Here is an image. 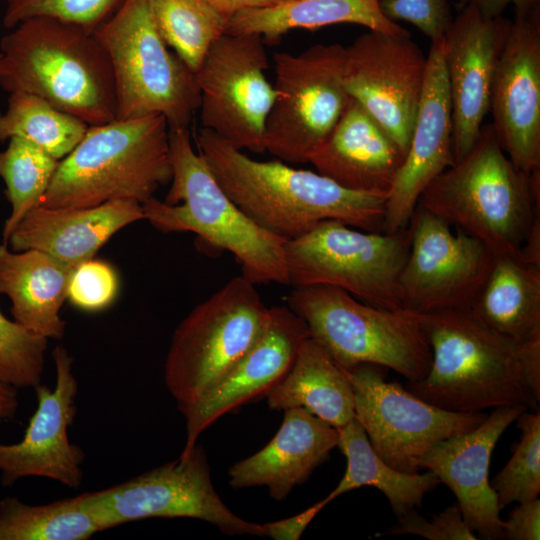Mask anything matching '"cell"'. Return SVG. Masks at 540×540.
<instances>
[{
  "instance_id": "15",
  "label": "cell",
  "mask_w": 540,
  "mask_h": 540,
  "mask_svg": "<svg viewBox=\"0 0 540 540\" xmlns=\"http://www.w3.org/2000/svg\"><path fill=\"white\" fill-rule=\"evenodd\" d=\"M407 229L410 245L399 277L402 309L427 314L470 308L490 270L492 252L419 204Z\"/></svg>"
},
{
  "instance_id": "3",
  "label": "cell",
  "mask_w": 540,
  "mask_h": 540,
  "mask_svg": "<svg viewBox=\"0 0 540 540\" xmlns=\"http://www.w3.org/2000/svg\"><path fill=\"white\" fill-rule=\"evenodd\" d=\"M417 204L481 241L493 255L517 256L540 217V170L516 167L491 123L485 124L471 150L434 178Z\"/></svg>"
},
{
  "instance_id": "13",
  "label": "cell",
  "mask_w": 540,
  "mask_h": 540,
  "mask_svg": "<svg viewBox=\"0 0 540 540\" xmlns=\"http://www.w3.org/2000/svg\"><path fill=\"white\" fill-rule=\"evenodd\" d=\"M385 369L361 364L345 372L353 388L355 419L376 453L398 471L417 473L433 446L476 428L488 415L441 409L398 382L386 381Z\"/></svg>"
},
{
  "instance_id": "4",
  "label": "cell",
  "mask_w": 540,
  "mask_h": 540,
  "mask_svg": "<svg viewBox=\"0 0 540 540\" xmlns=\"http://www.w3.org/2000/svg\"><path fill=\"white\" fill-rule=\"evenodd\" d=\"M412 314L428 341L431 364L424 378L407 381L408 391L453 412L512 405L539 410L515 341L488 327L470 308Z\"/></svg>"
},
{
  "instance_id": "41",
  "label": "cell",
  "mask_w": 540,
  "mask_h": 540,
  "mask_svg": "<svg viewBox=\"0 0 540 540\" xmlns=\"http://www.w3.org/2000/svg\"><path fill=\"white\" fill-rule=\"evenodd\" d=\"M503 539L539 540L540 539V500L520 502L503 521Z\"/></svg>"
},
{
  "instance_id": "8",
  "label": "cell",
  "mask_w": 540,
  "mask_h": 540,
  "mask_svg": "<svg viewBox=\"0 0 540 540\" xmlns=\"http://www.w3.org/2000/svg\"><path fill=\"white\" fill-rule=\"evenodd\" d=\"M288 306L305 322L310 338L346 370L375 364L414 382L430 368L428 341L408 311L374 307L327 285L294 288Z\"/></svg>"
},
{
  "instance_id": "18",
  "label": "cell",
  "mask_w": 540,
  "mask_h": 540,
  "mask_svg": "<svg viewBox=\"0 0 540 540\" xmlns=\"http://www.w3.org/2000/svg\"><path fill=\"white\" fill-rule=\"evenodd\" d=\"M56 369L54 389L36 386L37 407L23 438L0 443V481L5 487L25 477H44L71 489L83 479L84 451L72 444L68 429L74 423L79 385L72 371L73 358L63 346L53 351Z\"/></svg>"
},
{
  "instance_id": "47",
  "label": "cell",
  "mask_w": 540,
  "mask_h": 540,
  "mask_svg": "<svg viewBox=\"0 0 540 540\" xmlns=\"http://www.w3.org/2000/svg\"><path fill=\"white\" fill-rule=\"evenodd\" d=\"M18 408V388L0 380V420L13 418Z\"/></svg>"
},
{
  "instance_id": "33",
  "label": "cell",
  "mask_w": 540,
  "mask_h": 540,
  "mask_svg": "<svg viewBox=\"0 0 540 540\" xmlns=\"http://www.w3.org/2000/svg\"><path fill=\"white\" fill-rule=\"evenodd\" d=\"M166 44L196 73L212 44L226 33L227 21L206 0H149Z\"/></svg>"
},
{
  "instance_id": "21",
  "label": "cell",
  "mask_w": 540,
  "mask_h": 540,
  "mask_svg": "<svg viewBox=\"0 0 540 540\" xmlns=\"http://www.w3.org/2000/svg\"><path fill=\"white\" fill-rule=\"evenodd\" d=\"M453 164L452 109L443 36L431 41L411 141L386 201L383 232L405 230L423 190Z\"/></svg>"
},
{
  "instance_id": "6",
  "label": "cell",
  "mask_w": 540,
  "mask_h": 540,
  "mask_svg": "<svg viewBox=\"0 0 540 540\" xmlns=\"http://www.w3.org/2000/svg\"><path fill=\"white\" fill-rule=\"evenodd\" d=\"M169 125L161 115L89 126L58 163L40 206L86 208L114 200L143 204L170 183Z\"/></svg>"
},
{
  "instance_id": "37",
  "label": "cell",
  "mask_w": 540,
  "mask_h": 540,
  "mask_svg": "<svg viewBox=\"0 0 540 540\" xmlns=\"http://www.w3.org/2000/svg\"><path fill=\"white\" fill-rule=\"evenodd\" d=\"M2 23L12 29L33 17H49L94 30L108 19L123 0H4Z\"/></svg>"
},
{
  "instance_id": "31",
  "label": "cell",
  "mask_w": 540,
  "mask_h": 540,
  "mask_svg": "<svg viewBox=\"0 0 540 540\" xmlns=\"http://www.w3.org/2000/svg\"><path fill=\"white\" fill-rule=\"evenodd\" d=\"M100 531L81 495L40 505L0 500V540H87Z\"/></svg>"
},
{
  "instance_id": "17",
  "label": "cell",
  "mask_w": 540,
  "mask_h": 540,
  "mask_svg": "<svg viewBox=\"0 0 540 540\" xmlns=\"http://www.w3.org/2000/svg\"><path fill=\"white\" fill-rule=\"evenodd\" d=\"M495 136L519 169L540 170V7L515 12L491 90Z\"/></svg>"
},
{
  "instance_id": "27",
  "label": "cell",
  "mask_w": 540,
  "mask_h": 540,
  "mask_svg": "<svg viewBox=\"0 0 540 540\" xmlns=\"http://www.w3.org/2000/svg\"><path fill=\"white\" fill-rule=\"evenodd\" d=\"M266 398L271 410L302 408L336 429L355 418L353 388L345 369L310 336Z\"/></svg>"
},
{
  "instance_id": "36",
  "label": "cell",
  "mask_w": 540,
  "mask_h": 540,
  "mask_svg": "<svg viewBox=\"0 0 540 540\" xmlns=\"http://www.w3.org/2000/svg\"><path fill=\"white\" fill-rule=\"evenodd\" d=\"M48 338L35 334L0 310V380L16 388L42 383Z\"/></svg>"
},
{
  "instance_id": "11",
  "label": "cell",
  "mask_w": 540,
  "mask_h": 540,
  "mask_svg": "<svg viewBox=\"0 0 540 540\" xmlns=\"http://www.w3.org/2000/svg\"><path fill=\"white\" fill-rule=\"evenodd\" d=\"M344 57L339 43L315 44L297 55L274 54L275 99L265 151L284 162H308L351 99L343 80Z\"/></svg>"
},
{
  "instance_id": "29",
  "label": "cell",
  "mask_w": 540,
  "mask_h": 540,
  "mask_svg": "<svg viewBox=\"0 0 540 540\" xmlns=\"http://www.w3.org/2000/svg\"><path fill=\"white\" fill-rule=\"evenodd\" d=\"M470 310L516 343L540 331V266L517 256L494 255Z\"/></svg>"
},
{
  "instance_id": "39",
  "label": "cell",
  "mask_w": 540,
  "mask_h": 540,
  "mask_svg": "<svg viewBox=\"0 0 540 540\" xmlns=\"http://www.w3.org/2000/svg\"><path fill=\"white\" fill-rule=\"evenodd\" d=\"M395 525L382 531L379 535L410 534L428 540H476L478 536L470 529L463 518L457 503L427 520L415 510L403 514Z\"/></svg>"
},
{
  "instance_id": "45",
  "label": "cell",
  "mask_w": 540,
  "mask_h": 540,
  "mask_svg": "<svg viewBox=\"0 0 540 540\" xmlns=\"http://www.w3.org/2000/svg\"><path fill=\"white\" fill-rule=\"evenodd\" d=\"M206 2L227 19L244 10L275 5V0H206Z\"/></svg>"
},
{
  "instance_id": "44",
  "label": "cell",
  "mask_w": 540,
  "mask_h": 540,
  "mask_svg": "<svg viewBox=\"0 0 540 540\" xmlns=\"http://www.w3.org/2000/svg\"><path fill=\"white\" fill-rule=\"evenodd\" d=\"M469 3L475 5L482 15L489 18L502 16L510 4L515 6V12H526L540 7V0H459L460 7Z\"/></svg>"
},
{
  "instance_id": "7",
  "label": "cell",
  "mask_w": 540,
  "mask_h": 540,
  "mask_svg": "<svg viewBox=\"0 0 540 540\" xmlns=\"http://www.w3.org/2000/svg\"><path fill=\"white\" fill-rule=\"evenodd\" d=\"M94 34L110 61L116 119L161 115L189 128L200 105L195 73L162 38L149 0H123Z\"/></svg>"
},
{
  "instance_id": "43",
  "label": "cell",
  "mask_w": 540,
  "mask_h": 540,
  "mask_svg": "<svg viewBox=\"0 0 540 540\" xmlns=\"http://www.w3.org/2000/svg\"><path fill=\"white\" fill-rule=\"evenodd\" d=\"M524 380L536 401H540V331L517 343Z\"/></svg>"
},
{
  "instance_id": "38",
  "label": "cell",
  "mask_w": 540,
  "mask_h": 540,
  "mask_svg": "<svg viewBox=\"0 0 540 540\" xmlns=\"http://www.w3.org/2000/svg\"><path fill=\"white\" fill-rule=\"evenodd\" d=\"M118 279L113 268L91 259L74 270L68 286L67 299L85 311H99L115 299Z\"/></svg>"
},
{
  "instance_id": "42",
  "label": "cell",
  "mask_w": 540,
  "mask_h": 540,
  "mask_svg": "<svg viewBox=\"0 0 540 540\" xmlns=\"http://www.w3.org/2000/svg\"><path fill=\"white\" fill-rule=\"evenodd\" d=\"M330 502L326 496L294 516L262 524L266 537L274 540H298L316 515Z\"/></svg>"
},
{
  "instance_id": "40",
  "label": "cell",
  "mask_w": 540,
  "mask_h": 540,
  "mask_svg": "<svg viewBox=\"0 0 540 540\" xmlns=\"http://www.w3.org/2000/svg\"><path fill=\"white\" fill-rule=\"evenodd\" d=\"M379 4L389 20L409 22L431 41L443 37L454 18L450 0H380Z\"/></svg>"
},
{
  "instance_id": "23",
  "label": "cell",
  "mask_w": 540,
  "mask_h": 540,
  "mask_svg": "<svg viewBox=\"0 0 540 540\" xmlns=\"http://www.w3.org/2000/svg\"><path fill=\"white\" fill-rule=\"evenodd\" d=\"M405 157L388 131L351 98L308 162L343 188L388 197Z\"/></svg>"
},
{
  "instance_id": "24",
  "label": "cell",
  "mask_w": 540,
  "mask_h": 540,
  "mask_svg": "<svg viewBox=\"0 0 540 540\" xmlns=\"http://www.w3.org/2000/svg\"><path fill=\"white\" fill-rule=\"evenodd\" d=\"M338 436V429L302 408L285 410L270 442L230 467L229 484L234 489L265 486L271 498L281 501L329 458Z\"/></svg>"
},
{
  "instance_id": "16",
  "label": "cell",
  "mask_w": 540,
  "mask_h": 540,
  "mask_svg": "<svg viewBox=\"0 0 540 540\" xmlns=\"http://www.w3.org/2000/svg\"><path fill=\"white\" fill-rule=\"evenodd\" d=\"M427 57L410 33L369 30L345 47L343 80L407 154L422 95Z\"/></svg>"
},
{
  "instance_id": "2",
  "label": "cell",
  "mask_w": 540,
  "mask_h": 540,
  "mask_svg": "<svg viewBox=\"0 0 540 540\" xmlns=\"http://www.w3.org/2000/svg\"><path fill=\"white\" fill-rule=\"evenodd\" d=\"M0 41V87L39 96L88 126L116 119L112 69L94 30L49 17L20 22Z\"/></svg>"
},
{
  "instance_id": "22",
  "label": "cell",
  "mask_w": 540,
  "mask_h": 540,
  "mask_svg": "<svg viewBox=\"0 0 540 540\" xmlns=\"http://www.w3.org/2000/svg\"><path fill=\"white\" fill-rule=\"evenodd\" d=\"M525 410L522 405L494 408L476 428L437 443L420 460L421 469L433 472L454 493L464 520L478 538L503 539L489 466L499 438Z\"/></svg>"
},
{
  "instance_id": "25",
  "label": "cell",
  "mask_w": 540,
  "mask_h": 540,
  "mask_svg": "<svg viewBox=\"0 0 540 540\" xmlns=\"http://www.w3.org/2000/svg\"><path fill=\"white\" fill-rule=\"evenodd\" d=\"M143 219L142 204L133 200L75 209L38 205L23 217L6 244L13 251L36 249L78 266L93 259L120 229Z\"/></svg>"
},
{
  "instance_id": "9",
  "label": "cell",
  "mask_w": 540,
  "mask_h": 540,
  "mask_svg": "<svg viewBox=\"0 0 540 540\" xmlns=\"http://www.w3.org/2000/svg\"><path fill=\"white\" fill-rule=\"evenodd\" d=\"M267 314L255 284L241 275L179 323L164 364L165 384L179 411L223 381L259 336Z\"/></svg>"
},
{
  "instance_id": "14",
  "label": "cell",
  "mask_w": 540,
  "mask_h": 540,
  "mask_svg": "<svg viewBox=\"0 0 540 540\" xmlns=\"http://www.w3.org/2000/svg\"><path fill=\"white\" fill-rule=\"evenodd\" d=\"M264 43L257 34L224 33L195 73L202 128L253 153L265 151V126L275 99Z\"/></svg>"
},
{
  "instance_id": "30",
  "label": "cell",
  "mask_w": 540,
  "mask_h": 540,
  "mask_svg": "<svg viewBox=\"0 0 540 540\" xmlns=\"http://www.w3.org/2000/svg\"><path fill=\"white\" fill-rule=\"evenodd\" d=\"M338 433L337 447L347 466L339 483L327 495L331 501L363 486L374 487L386 496L393 513L399 517L420 507L425 495L440 483L429 470L423 474L404 473L387 464L373 449L355 418L339 428Z\"/></svg>"
},
{
  "instance_id": "35",
  "label": "cell",
  "mask_w": 540,
  "mask_h": 540,
  "mask_svg": "<svg viewBox=\"0 0 540 540\" xmlns=\"http://www.w3.org/2000/svg\"><path fill=\"white\" fill-rule=\"evenodd\" d=\"M521 430L512 456L491 486L501 509L512 502L538 497L540 492V411H523L515 420Z\"/></svg>"
},
{
  "instance_id": "34",
  "label": "cell",
  "mask_w": 540,
  "mask_h": 540,
  "mask_svg": "<svg viewBox=\"0 0 540 540\" xmlns=\"http://www.w3.org/2000/svg\"><path fill=\"white\" fill-rule=\"evenodd\" d=\"M58 163L59 160L25 139L8 140L7 148L0 152V178L5 182L11 205L2 231L3 243H7L23 217L40 204Z\"/></svg>"
},
{
  "instance_id": "46",
  "label": "cell",
  "mask_w": 540,
  "mask_h": 540,
  "mask_svg": "<svg viewBox=\"0 0 540 540\" xmlns=\"http://www.w3.org/2000/svg\"><path fill=\"white\" fill-rule=\"evenodd\" d=\"M517 257L527 263L540 266V217L534 220Z\"/></svg>"
},
{
  "instance_id": "5",
  "label": "cell",
  "mask_w": 540,
  "mask_h": 540,
  "mask_svg": "<svg viewBox=\"0 0 540 540\" xmlns=\"http://www.w3.org/2000/svg\"><path fill=\"white\" fill-rule=\"evenodd\" d=\"M171 185L164 201L142 204L144 219L162 232H193L229 251L254 284L288 285L287 240L255 224L228 197L203 157L189 128H169Z\"/></svg>"
},
{
  "instance_id": "12",
  "label": "cell",
  "mask_w": 540,
  "mask_h": 540,
  "mask_svg": "<svg viewBox=\"0 0 540 540\" xmlns=\"http://www.w3.org/2000/svg\"><path fill=\"white\" fill-rule=\"evenodd\" d=\"M80 495L102 530L148 518H192L208 522L229 536L266 537L262 524L240 518L222 501L199 444L175 461Z\"/></svg>"
},
{
  "instance_id": "26",
  "label": "cell",
  "mask_w": 540,
  "mask_h": 540,
  "mask_svg": "<svg viewBox=\"0 0 540 540\" xmlns=\"http://www.w3.org/2000/svg\"><path fill=\"white\" fill-rule=\"evenodd\" d=\"M77 266L36 250L13 251L0 244V293L11 301L13 320L48 339H61L60 309Z\"/></svg>"
},
{
  "instance_id": "49",
  "label": "cell",
  "mask_w": 540,
  "mask_h": 540,
  "mask_svg": "<svg viewBox=\"0 0 540 540\" xmlns=\"http://www.w3.org/2000/svg\"><path fill=\"white\" fill-rule=\"evenodd\" d=\"M0 58H1V52H0Z\"/></svg>"
},
{
  "instance_id": "28",
  "label": "cell",
  "mask_w": 540,
  "mask_h": 540,
  "mask_svg": "<svg viewBox=\"0 0 540 540\" xmlns=\"http://www.w3.org/2000/svg\"><path fill=\"white\" fill-rule=\"evenodd\" d=\"M380 0H296L241 11L227 21L226 33L257 34L264 42L276 43L294 29L314 30L328 25L352 23L369 30L392 34L409 31L389 20Z\"/></svg>"
},
{
  "instance_id": "1",
  "label": "cell",
  "mask_w": 540,
  "mask_h": 540,
  "mask_svg": "<svg viewBox=\"0 0 540 540\" xmlns=\"http://www.w3.org/2000/svg\"><path fill=\"white\" fill-rule=\"evenodd\" d=\"M195 140L228 197L255 224L276 236L295 239L326 220L383 232L386 196L348 190L318 172L293 168L281 160H254L204 128Z\"/></svg>"
},
{
  "instance_id": "10",
  "label": "cell",
  "mask_w": 540,
  "mask_h": 540,
  "mask_svg": "<svg viewBox=\"0 0 540 540\" xmlns=\"http://www.w3.org/2000/svg\"><path fill=\"white\" fill-rule=\"evenodd\" d=\"M409 231H364L336 220L286 241L288 285H327L374 307L400 310L399 277Z\"/></svg>"
},
{
  "instance_id": "19",
  "label": "cell",
  "mask_w": 540,
  "mask_h": 540,
  "mask_svg": "<svg viewBox=\"0 0 540 540\" xmlns=\"http://www.w3.org/2000/svg\"><path fill=\"white\" fill-rule=\"evenodd\" d=\"M511 21L486 17L469 3L460 7L444 35L454 163L471 150L490 112L493 78Z\"/></svg>"
},
{
  "instance_id": "20",
  "label": "cell",
  "mask_w": 540,
  "mask_h": 540,
  "mask_svg": "<svg viewBox=\"0 0 540 540\" xmlns=\"http://www.w3.org/2000/svg\"><path fill=\"white\" fill-rule=\"evenodd\" d=\"M308 337L305 322L289 306L268 308L259 336L223 381L200 401L180 410L186 420L180 456L189 454L200 434L221 416L266 397L285 377Z\"/></svg>"
},
{
  "instance_id": "32",
  "label": "cell",
  "mask_w": 540,
  "mask_h": 540,
  "mask_svg": "<svg viewBox=\"0 0 540 540\" xmlns=\"http://www.w3.org/2000/svg\"><path fill=\"white\" fill-rule=\"evenodd\" d=\"M88 127L43 98L25 92L9 94L7 109L0 113V141L25 139L59 161L81 141Z\"/></svg>"
},
{
  "instance_id": "48",
  "label": "cell",
  "mask_w": 540,
  "mask_h": 540,
  "mask_svg": "<svg viewBox=\"0 0 540 540\" xmlns=\"http://www.w3.org/2000/svg\"><path fill=\"white\" fill-rule=\"evenodd\" d=\"M292 1H296V0H275V5L276 4H284V3H288V2H292Z\"/></svg>"
}]
</instances>
